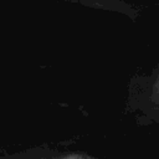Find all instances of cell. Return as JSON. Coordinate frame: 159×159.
Instances as JSON below:
<instances>
[{
    "label": "cell",
    "mask_w": 159,
    "mask_h": 159,
    "mask_svg": "<svg viewBox=\"0 0 159 159\" xmlns=\"http://www.w3.org/2000/svg\"><path fill=\"white\" fill-rule=\"evenodd\" d=\"M67 159H83V158H67Z\"/></svg>",
    "instance_id": "cell-2"
},
{
    "label": "cell",
    "mask_w": 159,
    "mask_h": 159,
    "mask_svg": "<svg viewBox=\"0 0 159 159\" xmlns=\"http://www.w3.org/2000/svg\"><path fill=\"white\" fill-rule=\"evenodd\" d=\"M55 1H62L77 6H84L93 10H101V11H111L117 12L120 15H124L129 17L130 20H135L140 11L138 7L133 6L132 4H128L123 0H55Z\"/></svg>",
    "instance_id": "cell-1"
}]
</instances>
